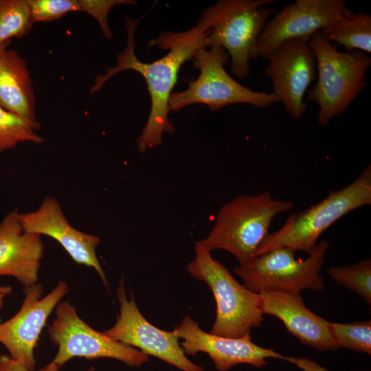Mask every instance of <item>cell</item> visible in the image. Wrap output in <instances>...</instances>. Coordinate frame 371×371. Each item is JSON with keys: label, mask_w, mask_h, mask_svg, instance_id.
<instances>
[{"label": "cell", "mask_w": 371, "mask_h": 371, "mask_svg": "<svg viewBox=\"0 0 371 371\" xmlns=\"http://www.w3.org/2000/svg\"><path fill=\"white\" fill-rule=\"evenodd\" d=\"M141 18H127V43L124 50L118 55L117 65L105 69L103 75H97L90 93L99 91L105 82L117 73L133 70L145 80L151 106L147 122L137 138L140 153L159 146L164 133H173L175 127L168 119L169 98L177 80L183 64L192 59L200 48H205L207 32L196 25L181 32H166L150 41L149 47H158L169 52L161 58L150 63L141 62L135 55L134 36Z\"/></svg>", "instance_id": "cell-1"}, {"label": "cell", "mask_w": 371, "mask_h": 371, "mask_svg": "<svg viewBox=\"0 0 371 371\" xmlns=\"http://www.w3.org/2000/svg\"><path fill=\"white\" fill-rule=\"evenodd\" d=\"M293 207L291 201L274 199L269 191L239 195L219 209L207 237L197 241L210 251L225 250L240 265H247L257 257L273 219Z\"/></svg>", "instance_id": "cell-2"}, {"label": "cell", "mask_w": 371, "mask_h": 371, "mask_svg": "<svg viewBox=\"0 0 371 371\" xmlns=\"http://www.w3.org/2000/svg\"><path fill=\"white\" fill-rule=\"evenodd\" d=\"M274 0H221L205 10L196 26L207 32L205 48L223 47L231 71L242 79L250 73L249 61L259 57L258 38L273 13L265 5Z\"/></svg>", "instance_id": "cell-3"}, {"label": "cell", "mask_w": 371, "mask_h": 371, "mask_svg": "<svg viewBox=\"0 0 371 371\" xmlns=\"http://www.w3.org/2000/svg\"><path fill=\"white\" fill-rule=\"evenodd\" d=\"M308 43L315 56L318 79L307 91V100L316 103L317 122L326 126L343 113L365 87L371 58L361 51H339L319 31L311 36Z\"/></svg>", "instance_id": "cell-4"}, {"label": "cell", "mask_w": 371, "mask_h": 371, "mask_svg": "<svg viewBox=\"0 0 371 371\" xmlns=\"http://www.w3.org/2000/svg\"><path fill=\"white\" fill-rule=\"evenodd\" d=\"M371 203V166L347 186L331 190L319 203L304 211L290 214L277 231L268 234L257 256L286 247L308 255L315 248L321 234L331 225L355 209Z\"/></svg>", "instance_id": "cell-5"}, {"label": "cell", "mask_w": 371, "mask_h": 371, "mask_svg": "<svg viewBox=\"0 0 371 371\" xmlns=\"http://www.w3.org/2000/svg\"><path fill=\"white\" fill-rule=\"evenodd\" d=\"M194 252L195 257L188 264L187 271L207 284L216 304V319L210 333L238 338L259 328L264 319L260 293L239 283L198 241L194 243Z\"/></svg>", "instance_id": "cell-6"}, {"label": "cell", "mask_w": 371, "mask_h": 371, "mask_svg": "<svg viewBox=\"0 0 371 371\" xmlns=\"http://www.w3.org/2000/svg\"><path fill=\"white\" fill-rule=\"evenodd\" d=\"M192 59L199 75L189 82L186 90L171 93L170 111H177L193 104H205L211 111L239 103L267 108L278 102L272 92L254 91L232 78L225 69L229 55L221 47L200 48Z\"/></svg>", "instance_id": "cell-7"}, {"label": "cell", "mask_w": 371, "mask_h": 371, "mask_svg": "<svg viewBox=\"0 0 371 371\" xmlns=\"http://www.w3.org/2000/svg\"><path fill=\"white\" fill-rule=\"evenodd\" d=\"M329 247L326 240L317 243L305 260L295 258V251L286 247L273 249L257 256L234 273L250 291H282L300 293L304 289L320 291L324 288L320 272Z\"/></svg>", "instance_id": "cell-8"}, {"label": "cell", "mask_w": 371, "mask_h": 371, "mask_svg": "<svg viewBox=\"0 0 371 371\" xmlns=\"http://www.w3.org/2000/svg\"><path fill=\"white\" fill-rule=\"evenodd\" d=\"M48 335L58 348L52 361L60 368L76 357L109 358L131 368H139L150 361L149 356L140 350L113 340L89 326L68 301H60L56 306Z\"/></svg>", "instance_id": "cell-9"}, {"label": "cell", "mask_w": 371, "mask_h": 371, "mask_svg": "<svg viewBox=\"0 0 371 371\" xmlns=\"http://www.w3.org/2000/svg\"><path fill=\"white\" fill-rule=\"evenodd\" d=\"M173 330L179 339H183L180 346L186 355L206 353L218 371H228L234 366L243 363L262 368L267 364L268 358L287 361L303 371L322 370V366L314 361L284 356L273 349L261 347L251 341L250 334L232 338L206 333L200 328L198 322L188 315Z\"/></svg>", "instance_id": "cell-10"}, {"label": "cell", "mask_w": 371, "mask_h": 371, "mask_svg": "<svg viewBox=\"0 0 371 371\" xmlns=\"http://www.w3.org/2000/svg\"><path fill=\"white\" fill-rule=\"evenodd\" d=\"M116 294L120 313L115 324L103 331L105 335L158 358L181 371H204L202 366L188 358L174 330L157 328L144 317L131 291V298L128 300L123 278L119 282Z\"/></svg>", "instance_id": "cell-11"}, {"label": "cell", "mask_w": 371, "mask_h": 371, "mask_svg": "<svg viewBox=\"0 0 371 371\" xmlns=\"http://www.w3.org/2000/svg\"><path fill=\"white\" fill-rule=\"evenodd\" d=\"M24 299L19 311L0 323V344L13 359L34 371V349L47 320L58 303L69 292V286L60 280L46 295L41 284L25 287Z\"/></svg>", "instance_id": "cell-12"}, {"label": "cell", "mask_w": 371, "mask_h": 371, "mask_svg": "<svg viewBox=\"0 0 371 371\" xmlns=\"http://www.w3.org/2000/svg\"><path fill=\"white\" fill-rule=\"evenodd\" d=\"M304 39L286 41L267 57L265 73L271 79L272 92L293 118H301L306 109L304 96L316 78V60Z\"/></svg>", "instance_id": "cell-13"}, {"label": "cell", "mask_w": 371, "mask_h": 371, "mask_svg": "<svg viewBox=\"0 0 371 371\" xmlns=\"http://www.w3.org/2000/svg\"><path fill=\"white\" fill-rule=\"evenodd\" d=\"M350 10L342 0H297L284 5L265 25L258 38L259 57L267 58L282 43L311 36Z\"/></svg>", "instance_id": "cell-14"}, {"label": "cell", "mask_w": 371, "mask_h": 371, "mask_svg": "<svg viewBox=\"0 0 371 371\" xmlns=\"http://www.w3.org/2000/svg\"><path fill=\"white\" fill-rule=\"evenodd\" d=\"M19 218L24 231L52 238L59 243L75 262L94 269L104 284L108 285L96 254L100 238L72 227L56 199L45 197L36 210L19 214Z\"/></svg>", "instance_id": "cell-15"}, {"label": "cell", "mask_w": 371, "mask_h": 371, "mask_svg": "<svg viewBox=\"0 0 371 371\" xmlns=\"http://www.w3.org/2000/svg\"><path fill=\"white\" fill-rule=\"evenodd\" d=\"M260 295L262 314L278 318L302 344L320 351L338 349L329 322L309 310L300 293L263 291Z\"/></svg>", "instance_id": "cell-16"}, {"label": "cell", "mask_w": 371, "mask_h": 371, "mask_svg": "<svg viewBox=\"0 0 371 371\" xmlns=\"http://www.w3.org/2000/svg\"><path fill=\"white\" fill-rule=\"evenodd\" d=\"M19 214L11 211L0 223V277L28 287L38 282L44 246L41 235L23 230Z\"/></svg>", "instance_id": "cell-17"}, {"label": "cell", "mask_w": 371, "mask_h": 371, "mask_svg": "<svg viewBox=\"0 0 371 371\" xmlns=\"http://www.w3.org/2000/svg\"><path fill=\"white\" fill-rule=\"evenodd\" d=\"M35 97L25 60L14 50L0 56V106L33 122Z\"/></svg>", "instance_id": "cell-18"}, {"label": "cell", "mask_w": 371, "mask_h": 371, "mask_svg": "<svg viewBox=\"0 0 371 371\" xmlns=\"http://www.w3.org/2000/svg\"><path fill=\"white\" fill-rule=\"evenodd\" d=\"M328 41H335L344 46L346 52L361 51L371 53V15L368 13H354L350 11L333 21L320 31Z\"/></svg>", "instance_id": "cell-19"}, {"label": "cell", "mask_w": 371, "mask_h": 371, "mask_svg": "<svg viewBox=\"0 0 371 371\" xmlns=\"http://www.w3.org/2000/svg\"><path fill=\"white\" fill-rule=\"evenodd\" d=\"M40 127L33 122L9 112L0 106V152L15 147L19 143H42L43 139L35 131Z\"/></svg>", "instance_id": "cell-20"}, {"label": "cell", "mask_w": 371, "mask_h": 371, "mask_svg": "<svg viewBox=\"0 0 371 371\" xmlns=\"http://www.w3.org/2000/svg\"><path fill=\"white\" fill-rule=\"evenodd\" d=\"M32 24L26 0H0V44L23 36Z\"/></svg>", "instance_id": "cell-21"}, {"label": "cell", "mask_w": 371, "mask_h": 371, "mask_svg": "<svg viewBox=\"0 0 371 371\" xmlns=\"http://www.w3.org/2000/svg\"><path fill=\"white\" fill-rule=\"evenodd\" d=\"M328 274L337 283L359 295L370 306V258L349 265L330 267L328 269Z\"/></svg>", "instance_id": "cell-22"}, {"label": "cell", "mask_w": 371, "mask_h": 371, "mask_svg": "<svg viewBox=\"0 0 371 371\" xmlns=\"http://www.w3.org/2000/svg\"><path fill=\"white\" fill-rule=\"evenodd\" d=\"M329 326L338 348L371 354V322L350 324L330 322Z\"/></svg>", "instance_id": "cell-23"}, {"label": "cell", "mask_w": 371, "mask_h": 371, "mask_svg": "<svg viewBox=\"0 0 371 371\" xmlns=\"http://www.w3.org/2000/svg\"><path fill=\"white\" fill-rule=\"evenodd\" d=\"M33 23L60 19L68 12L80 11L78 0H26Z\"/></svg>", "instance_id": "cell-24"}, {"label": "cell", "mask_w": 371, "mask_h": 371, "mask_svg": "<svg viewBox=\"0 0 371 371\" xmlns=\"http://www.w3.org/2000/svg\"><path fill=\"white\" fill-rule=\"evenodd\" d=\"M80 11L85 12L95 19L102 34L108 39L112 38V33L108 22V14L111 9L117 5H136L132 0H78Z\"/></svg>", "instance_id": "cell-25"}, {"label": "cell", "mask_w": 371, "mask_h": 371, "mask_svg": "<svg viewBox=\"0 0 371 371\" xmlns=\"http://www.w3.org/2000/svg\"><path fill=\"white\" fill-rule=\"evenodd\" d=\"M0 371H30L23 364L8 355H0Z\"/></svg>", "instance_id": "cell-26"}, {"label": "cell", "mask_w": 371, "mask_h": 371, "mask_svg": "<svg viewBox=\"0 0 371 371\" xmlns=\"http://www.w3.org/2000/svg\"><path fill=\"white\" fill-rule=\"evenodd\" d=\"M12 291V287L10 285H0V311L3 309L5 300Z\"/></svg>", "instance_id": "cell-27"}, {"label": "cell", "mask_w": 371, "mask_h": 371, "mask_svg": "<svg viewBox=\"0 0 371 371\" xmlns=\"http://www.w3.org/2000/svg\"><path fill=\"white\" fill-rule=\"evenodd\" d=\"M60 367L52 361L37 371H60Z\"/></svg>", "instance_id": "cell-28"}, {"label": "cell", "mask_w": 371, "mask_h": 371, "mask_svg": "<svg viewBox=\"0 0 371 371\" xmlns=\"http://www.w3.org/2000/svg\"><path fill=\"white\" fill-rule=\"evenodd\" d=\"M8 45V43H4V44H0V56L3 53V52L6 49Z\"/></svg>", "instance_id": "cell-29"}, {"label": "cell", "mask_w": 371, "mask_h": 371, "mask_svg": "<svg viewBox=\"0 0 371 371\" xmlns=\"http://www.w3.org/2000/svg\"><path fill=\"white\" fill-rule=\"evenodd\" d=\"M87 371H95L93 367L89 368Z\"/></svg>", "instance_id": "cell-30"}]
</instances>
